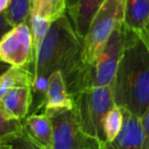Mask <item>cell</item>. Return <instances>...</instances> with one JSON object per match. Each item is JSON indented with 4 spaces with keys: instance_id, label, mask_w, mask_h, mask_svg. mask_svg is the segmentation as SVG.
<instances>
[{
    "instance_id": "obj_1",
    "label": "cell",
    "mask_w": 149,
    "mask_h": 149,
    "mask_svg": "<svg viewBox=\"0 0 149 149\" xmlns=\"http://www.w3.org/2000/svg\"><path fill=\"white\" fill-rule=\"evenodd\" d=\"M82 49L83 41L77 35L66 13L52 22L42 44L32 77V107H34V111L40 109L48 78L52 72L60 70L66 84L72 81L81 66Z\"/></svg>"
},
{
    "instance_id": "obj_2",
    "label": "cell",
    "mask_w": 149,
    "mask_h": 149,
    "mask_svg": "<svg viewBox=\"0 0 149 149\" xmlns=\"http://www.w3.org/2000/svg\"><path fill=\"white\" fill-rule=\"evenodd\" d=\"M116 105L142 118L149 108V49L125 27V45L112 84Z\"/></svg>"
},
{
    "instance_id": "obj_3",
    "label": "cell",
    "mask_w": 149,
    "mask_h": 149,
    "mask_svg": "<svg viewBox=\"0 0 149 149\" xmlns=\"http://www.w3.org/2000/svg\"><path fill=\"white\" fill-rule=\"evenodd\" d=\"M124 19L125 0H104L92 19L87 34L83 39L81 66L68 84V88L79 72L97 59L112 32L116 27L124 24Z\"/></svg>"
},
{
    "instance_id": "obj_4",
    "label": "cell",
    "mask_w": 149,
    "mask_h": 149,
    "mask_svg": "<svg viewBox=\"0 0 149 149\" xmlns=\"http://www.w3.org/2000/svg\"><path fill=\"white\" fill-rule=\"evenodd\" d=\"M125 45V25L114 29L97 59L84 68L68 86L70 95L87 88L111 86Z\"/></svg>"
},
{
    "instance_id": "obj_5",
    "label": "cell",
    "mask_w": 149,
    "mask_h": 149,
    "mask_svg": "<svg viewBox=\"0 0 149 149\" xmlns=\"http://www.w3.org/2000/svg\"><path fill=\"white\" fill-rule=\"evenodd\" d=\"M74 110L82 130L104 143L103 120L116 105L111 86L87 88L72 96Z\"/></svg>"
},
{
    "instance_id": "obj_6",
    "label": "cell",
    "mask_w": 149,
    "mask_h": 149,
    "mask_svg": "<svg viewBox=\"0 0 149 149\" xmlns=\"http://www.w3.org/2000/svg\"><path fill=\"white\" fill-rule=\"evenodd\" d=\"M53 129L52 149H101L103 143L82 130L74 108L44 110Z\"/></svg>"
},
{
    "instance_id": "obj_7",
    "label": "cell",
    "mask_w": 149,
    "mask_h": 149,
    "mask_svg": "<svg viewBox=\"0 0 149 149\" xmlns=\"http://www.w3.org/2000/svg\"><path fill=\"white\" fill-rule=\"evenodd\" d=\"M0 58L11 66L29 70L32 61V33L28 23L13 28L0 41Z\"/></svg>"
},
{
    "instance_id": "obj_8",
    "label": "cell",
    "mask_w": 149,
    "mask_h": 149,
    "mask_svg": "<svg viewBox=\"0 0 149 149\" xmlns=\"http://www.w3.org/2000/svg\"><path fill=\"white\" fill-rule=\"evenodd\" d=\"M122 112L123 126L120 133L112 141L104 142L101 149H142L143 129L141 118L125 108H122Z\"/></svg>"
},
{
    "instance_id": "obj_9",
    "label": "cell",
    "mask_w": 149,
    "mask_h": 149,
    "mask_svg": "<svg viewBox=\"0 0 149 149\" xmlns=\"http://www.w3.org/2000/svg\"><path fill=\"white\" fill-rule=\"evenodd\" d=\"M33 102L31 85H22L8 91L0 100V111L8 118L24 120Z\"/></svg>"
},
{
    "instance_id": "obj_10",
    "label": "cell",
    "mask_w": 149,
    "mask_h": 149,
    "mask_svg": "<svg viewBox=\"0 0 149 149\" xmlns=\"http://www.w3.org/2000/svg\"><path fill=\"white\" fill-rule=\"evenodd\" d=\"M74 100L68 91L64 76L60 70L53 72L48 78L47 86L40 109L51 108H72ZM39 109V110H40Z\"/></svg>"
},
{
    "instance_id": "obj_11",
    "label": "cell",
    "mask_w": 149,
    "mask_h": 149,
    "mask_svg": "<svg viewBox=\"0 0 149 149\" xmlns=\"http://www.w3.org/2000/svg\"><path fill=\"white\" fill-rule=\"evenodd\" d=\"M104 0H68V11L76 33L83 41L92 19Z\"/></svg>"
},
{
    "instance_id": "obj_12",
    "label": "cell",
    "mask_w": 149,
    "mask_h": 149,
    "mask_svg": "<svg viewBox=\"0 0 149 149\" xmlns=\"http://www.w3.org/2000/svg\"><path fill=\"white\" fill-rule=\"evenodd\" d=\"M24 130L43 149H52L53 129L46 113H32L23 120Z\"/></svg>"
},
{
    "instance_id": "obj_13",
    "label": "cell",
    "mask_w": 149,
    "mask_h": 149,
    "mask_svg": "<svg viewBox=\"0 0 149 149\" xmlns=\"http://www.w3.org/2000/svg\"><path fill=\"white\" fill-rule=\"evenodd\" d=\"M149 23V0H125L124 25L133 32H140Z\"/></svg>"
},
{
    "instance_id": "obj_14",
    "label": "cell",
    "mask_w": 149,
    "mask_h": 149,
    "mask_svg": "<svg viewBox=\"0 0 149 149\" xmlns=\"http://www.w3.org/2000/svg\"><path fill=\"white\" fill-rule=\"evenodd\" d=\"M28 24H29L32 33V61L28 72L31 74V77H33L38 56H39L45 36L51 25V22L42 19L37 15H31Z\"/></svg>"
},
{
    "instance_id": "obj_15",
    "label": "cell",
    "mask_w": 149,
    "mask_h": 149,
    "mask_svg": "<svg viewBox=\"0 0 149 149\" xmlns=\"http://www.w3.org/2000/svg\"><path fill=\"white\" fill-rule=\"evenodd\" d=\"M22 85H31V74L24 68L11 66L4 74L0 77V100L11 89Z\"/></svg>"
},
{
    "instance_id": "obj_16",
    "label": "cell",
    "mask_w": 149,
    "mask_h": 149,
    "mask_svg": "<svg viewBox=\"0 0 149 149\" xmlns=\"http://www.w3.org/2000/svg\"><path fill=\"white\" fill-rule=\"evenodd\" d=\"M6 19L13 28L28 23L32 13L31 0H10L8 7L4 11Z\"/></svg>"
},
{
    "instance_id": "obj_17",
    "label": "cell",
    "mask_w": 149,
    "mask_h": 149,
    "mask_svg": "<svg viewBox=\"0 0 149 149\" xmlns=\"http://www.w3.org/2000/svg\"><path fill=\"white\" fill-rule=\"evenodd\" d=\"M123 126V112L122 108L114 105L106 113L103 120V133L105 142L112 141L120 133Z\"/></svg>"
},
{
    "instance_id": "obj_18",
    "label": "cell",
    "mask_w": 149,
    "mask_h": 149,
    "mask_svg": "<svg viewBox=\"0 0 149 149\" xmlns=\"http://www.w3.org/2000/svg\"><path fill=\"white\" fill-rule=\"evenodd\" d=\"M68 0H41L37 15L49 22H54L66 13Z\"/></svg>"
},
{
    "instance_id": "obj_19",
    "label": "cell",
    "mask_w": 149,
    "mask_h": 149,
    "mask_svg": "<svg viewBox=\"0 0 149 149\" xmlns=\"http://www.w3.org/2000/svg\"><path fill=\"white\" fill-rule=\"evenodd\" d=\"M23 131V120L8 118L0 111V141L11 140Z\"/></svg>"
},
{
    "instance_id": "obj_20",
    "label": "cell",
    "mask_w": 149,
    "mask_h": 149,
    "mask_svg": "<svg viewBox=\"0 0 149 149\" xmlns=\"http://www.w3.org/2000/svg\"><path fill=\"white\" fill-rule=\"evenodd\" d=\"M9 142H10L9 149H43L32 140V138L26 133L25 130L19 135L13 137Z\"/></svg>"
},
{
    "instance_id": "obj_21",
    "label": "cell",
    "mask_w": 149,
    "mask_h": 149,
    "mask_svg": "<svg viewBox=\"0 0 149 149\" xmlns=\"http://www.w3.org/2000/svg\"><path fill=\"white\" fill-rule=\"evenodd\" d=\"M143 129V147L142 149H149V108L141 118Z\"/></svg>"
},
{
    "instance_id": "obj_22",
    "label": "cell",
    "mask_w": 149,
    "mask_h": 149,
    "mask_svg": "<svg viewBox=\"0 0 149 149\" xmlns=\"http://www.w3.org/2000/svg\"><path fill=\"white\" fill-rule=\"evenodd\" d=\"M11 29H13V27H11L10 24H9L8 21L6 19L5 13H0V41L2 40V38L4 37Z\"/></svg>"
},
{
    "instance_id": "obj_23",
    "label": "cell",
    "mask_w": 149,
    "mask_h": 149,
    "mask_svg": "<svg viewBox=\"0 0 149 149\" xmlns=\"http://www.w3.org/2000/svg\"><path fill=\"white\" fill-rule=\"evenodd\" d=\"M137 34L140 36V38L143 40V41H144V43L146 44L147 48L149 49V23L145 26L144 29H142L140 32H138Z\"/></svg>"
},
{
    "instance_id": "obj_24",
    "label": "cell",
    "mask_w": 149,
    "mask_h": 149,
    "mask_svg": "<svg viewBox=\"0 0 149 149\" xmlns=\"http://www.w3.org/2000/svg\"><path fill=\"white\" fill-rule=\"evenodd\" d=\"M10 68H11L10 64H8L7 62H5L4 60H2L0 58V77H1L2 74H4Z\"/></svg>"
},
{
    "instance_id": "obj_25",
    "label": "cell",
    "mask_w": 149,
    "mask_h": 149,
    "mask_svg": "<svg viewBox=\"0 0 149 149\" xmlns=\"http://www.w3.org/2000/svg\"><path fill=\"white\" fill-rule=\"evenodd\" d=\"M32 1V13L31 15H37L38 9H39L41 0H31Z\"/></svg>"
},
{
    "instance_id": "obj_26",
    "label": "cell",
    "mask_w": 149,
    "mask_h": 149,
    "mask_svg": "<svg viewBox=\"0 0 149 149\" xmlns=\"http://www.w3.org/2000/svg\"><path fill=\"white\" fill-rule=\"evenodd\" d=\"M9 1L10 0H0V13H4L6 8L8 7Z\"/></svg>"
},
{
    "instance_id": "obj_27",
    "label": "cell",
    "mask_w": 149,
    "mask_h": 149,
    "mask_svg": "<svg viewBox=\"0 0 149 149\" xmlns=\"http://www.w3.org/2000/svg\"><path fill=\"white\" fill-rule=\"evenodd\" d=\"M9 141H0V149H9V146H10Z\"/></svg>"
}]
</instances>
